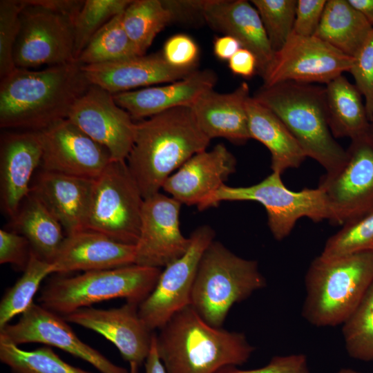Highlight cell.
<instances>
[{"mask_svg":"<svg viewBox=\"0 0 373 373\" xmlns=\"http://www.w3.org/2000/svg\"><path fill=\"white\" fill-rule=\"evenodd\" d=\"M90 84L78 61L41 70L16 68L0 83V126L39 131L67 118Z\"/></svg>","mask_w":373,"mask_h":373,"instance_id":"obj_1","label":"cell"},{"mask_svg":"<svg viewBox=\"0 0 373 373\" xmlns=\"http://www.w3.org/2000/svg\"><path fill=\"white\" fill-rule=\"evenodd\" d=\"M210 141L191 107H175L137 122L126 163L144 199L159 193L173 172L207 150Z\"/></svg>","mask_w":373,"mask_h":373,"instance_id":"obj_2","label":"cell"},{"mask_svg":"<svg viewBox=\"0 0 373 373\" xmlns=\"http://www.w3.org/2000/svg\"><path fill=\"white\" fill-rule=\"evenodd\" d=\"M155 345L166 373H217L243 365L255 350L243 333L209 325L190 305L160 329Z\"/></svg>","mask_w":373,"mask_h":373,"instance_id":"obj_3","label":"cell"},{"mask_svg":"<svg viewBox=\"0 0 373 373\" xmlns=\"http://www.w3.org/2000/svg\"><path fill=\"white\" fill-rule=\"evenodd\" d=\"M253 97L281 119L307 157L325 173L336 171L345 164L347 151L328 126L325 86L285 82L262 86Z\"/></svg>","mask_w":373,"mask_h":373,"instance_id":"obj_4","label":"cell"},{"mask_svg":"<svg viewBox=\"0 0 373 373\" xmlns=\"http://www.w3.org/2000/svg\"><path fill=\"white\" fill-rule=\"evenodd\" d=\"M305 283L303 318L319 327L343 325L373 284V252L319 255L310 263Z\"/></svg>","mask_w":373,"mask_h":373,"instance_id":"obj_5","label":"cell"},{"mask_svg":"<svg viewBox=\"0 0 373 373\" xmlns=\"http://www.w3.org/2000/svg\"><path fill=\"white\" fill-rule=\"evenodd\" d=\"M266 285L257 261L241 258L213 240L200 259L190 306L209 325L222 327L234 304Z\"/></svg>","mask_w":373,"mask_h":373,"instance_id":"obj_6","label":"cell"},{"mask_svg":"<svg viewBox=\"0 0 373 373\" xmlns=\"http://www.w3.org/2000/svg\"><path fill=\"white\" fill-rule=\"evenodd\" d=\"M161 272V268L133 264L55 278L44 287L38 301L63 316L114 298H125L139 305L153 290Z\"/></svg>","mask_w":373,"mask_h":373,"instance_id":"obj_7","label":"cell"},{"mask_svg":"<svg viewBox=\"0 0 373 373\" xmlns=\"http://www.w3.org/2000/svg\"><path fill=\"white\" fill-rule=\"evenodd\" d=\"M224 201H254L261 204L267 213V223L274 238L283 240L302 218L319 222L330 218L323 192L318 188L292 191L283 183L281 174L271 172L260 182L247 186L222 185L197 207L202 211Z\"/></svg>","mask_w":373,"mask_h":373,"instance_id":"obj_8","label":"cell"},{"mask_svg":"<svg viewBox=\"0 0 373 373\" xmlns=\"http://www.w3.org/2000/svg\"><path fill=\"white\" fill-rule=\"evenodd\" d=\"M144 200L126 161L111 160L95 180L85 229L135 245Z\"/></svg>","mask_w":373,"mask_h":373,"instance_id":"obj_9","label":"cell"},{"mask_svg":"<svg viewBox=\"0 0 373 373\" xmlns=\"http://www.w3.org/2000/svg\"><path fill=\"white\" fill-rule=\"evenodd\" d=\"M345 164L325 173L317 187L324 193L333 225L343 226L373 212V135L351 140Z\"/></svg>","mask_w":373,"mask_h":373,"instance_id":"obj_10","label":"cell"},{"mask_svg":"<svg viewBox=\"0 0 373 373\" xmlns=\"http://www.w3.org/2000/svg\"><path fill=\"white\" fill-rule=\"evenodd\" d=\"M353 58L322 39L291 33L261 75L262 86L285 82L325 85L349 72Z\"/></svg>","mask_w":373,"mask_h":373,"instance_id":"obj_11","label":"cell"},{"mask_svg":"<svg viewBox=\"0 0 373 373\" xmlns=\"http://www.w3.org/2000/svg\"><path fill=\"white\" fill-rule=\"evenodd\" d=\"M214 237L209 225L194 230L187 251L164 267L153 290L139 305V315L151 331L160 329L175 314L190 305L200 259Z\"/></svg>","mask_w":373,"mask_h":373,"instance_id":"obj_12","label":"cell"},{"mask_svg":"<svg viewBox=\"0 0 373 373\" xmlns=\"http://www.w3.org/2000/svg\"><path fill=\"white\" fill-rule=\"evenodd\" d=\"M20 20L13 53L16 67L52 66L77 61L70 19L42 7L27 6L21 12Z\"/></svg>","mask_w":373,"mask_h":373,"instance_id":"obj_13","label":"cell"},{"mask_svg":"<svg viewBox=\"0 0 373 373\" xmlns=\"http://www.w3.org/2000/svg\"><path fill=\"white\" fill-rule=\"evenodd\" d=\"M66 119L106 148L112 160L126 161L136 123L115 102L113 94L90 84L75 102Z\"/></svg>","mask_w":373,"mask_h":373,"instance_id":"obj_14","label":"cell"},{"mask_svg":"<svg viewBox=\"0 0 373 373\" xmlns=\"http://www.w3.org/2000/svg\"><path fill=\"white\" fill-rule=\"evenodd\" d=\"M181 205L160 192L144 200L135 264L165 267L187 251L191 239L180 228Z\"/></svg>","mask_w":373,"mask_h":373,"instance_id":"obj_15","label":"cell"},{"mask_svg":"<svg viewBox=\"0 0 373 373\" xmlns=\"http://www.w3.org/2000/svg\"><path fill=\"white\" fill-rule=\"evenodd\" d=\"M39 133L43 149L41 170L95 180L112 160L106 148L68 119Z\"/></svg>","mask_w":373,"mask_h":373,"instance_id":"obj_16","label":"cell"},{"mask_svg":"<svg viewBox=\"0 0 373 373\" xmlns=\"http://www.w3.org/2000/svg\"><path fill=\"white\" fill-rule=\"evenodd\" d=\"M61 316L33 303L14 324L0 329L12 343H42L61 349L92 365L101 373H129L82 341Z\"/></svg>","mask_w":373,"mask_h":373,"instance_id":"obj_17","label":"cell"},{"mask_svg":"<svg viewBox=\"0 0 373 373\" xmlns=\"http://www.w3.org/2000/svg\"><path fill=\"white\" fill-rule=\"evenodd\" d=\"M138 307L128 302L108 309L88 307L63 317L100 334L117 348L125 361L140 366L149 353L154 332L140 318Z\"/></svg>","mask_w":373,"mask_h":373,"instance_id":"obj_18","label":"cell"},{"mask_svg":"<svg viewBox=\"0 0 373 373\" xmlns=\"http://www.w3.org/2000/svg\"><path fill=\"white\" fill-rule=\"evenodd\" d=\"M43 155L39 131L6 132L0 141V202L12 219L30 192Z\"/></svg>","mask_w":373,"mask_h":373,"instance_id":"obj_19","label":"cell"},{"mask_svg":"<svg viewBox=\"0 0 373 373\" xmlns=\"http://www.w3.org/2000/svg\"><path fill=\"white\" fill-rule=\"evenodd\" d=\"M82 70L90 84L97 86L113 95L138 87H150L178 81L196 70L195 68H178L170 66L162 52L82 65Z\"/></svg>","mask_w":373,"mask_h":373,"instance_id":"obj_20","label":"cell"},{"mask_svg":"<svg viewBox=\"0 0 373 373\" xmlns=\"http://www.w3.org/2000/svg\"><path fill=\"white\" fill-rule=\"evenodd\" d=\"M236 169V157L219 144L192 156L166 179L162 189L182 204L198 206Z\"/></svg>","mask_w":373,"mask_h":373,"instance_id":"obj_21","label":"cell"},{"mask_svg":"<svg viewBox=\"0 0 373 373\" xmlns=\"http://www.w3.org/2000/svg\"><path fill=\"white\" fill-rule=\"evenodd\" d=\"M94 182L93 179L40 169L34 175L30 193L57 219L68 236L86 229Z\"/></svg>","mask_w":373,"mask_h":373,"instance_id":"obj_22","label":"cell"},{"mask_svg":"<svg viewBox=\"0 0 373 373\" xmlns=\"http://www.w3.org/2000/svg\"><path fill=\"white\" fill-rule=\"evenodd\" d=\"M135 245L84 229L66 236L52 262L54 273L110 269L135 264Z\"/></svg>","mask_w":373,"mask_h":373,"instance_id":"obj_23","label":"cell"},{"mask_svg":"<svg viewBox=\"0 0 373 373\" xmlns=\"http://www.w3.org/2000/svg\"><path fill=\"white\" fill-rule=\"evenodd\" d=\"M202 14L213 29L236 38L242 48L255 55L261 75L274 52L254 5L245 0H207L203 2Z\"/></svg>","mask_w":373,"mask_h":373,"instance_id":"obj_24","label":"cell"},{"mask_svg":"<svg viewBox=\"0 0 373 373\" xmlns=\"http://www.w3.org/2000/svg\"><path fill=\"white\" fill-rule=\"evenodd\" d=\"M216 80L213 71L196 70L166 85L153 86L113 95L115 102L133 119H144L175 107H191L201 95L213 89Z\"/></svg>","mask_w":373,"mask_h":373,"instance_id":"obj_25","label":"cell"},{"mask_svg":"<svg viewBox=\"0 0 373 373\" xmlns=\"http://www.w3.org/2000/svg\"><path fill=\"white\" fill-rule=\"evenodd\" d=\"M249 97V86L244 82L231 93L208 90L191 108L200 128L210 140L222 137L242 144L250 139L247 112Z\"/></svg>","mask_w":373,"mask_h":373,"instance_id":"obj_26","label":"cell"},{"mask_svg":"<svg viewBox=\"0 0 373 373\" xmlns=\"http://www.w3.org/2000/svg\"><path fill=\"white\" fill-rule=\"evenodd\" d=\"M250 138L265 145L271 154L272 172L283 174L298 168L307 157L281 119L269 108L249 97L247 102Z\"/></svg>","mask_w":373,"mask_h":373,"instance_id":"obj_27","label":"cell"},{"mask_svg":"<svg viewBox=\"0 0 373 373\" xmlns=\"http://www.w3.org/2000/svg\"><path fill=\"white\" fill-rule=\"evenodd\" d=\"M325 88L327 122L334 138L351 140L370 131L363 97L354 84L341 75Z\"/></svg>","mask_w":373,"mask_h":373,"instance_id":"obj_28","label":"cell"},{"mask_svg":"<svg viewBox=\"0 0 373 373\" xmlns=\"http://www.w3.org/2000/svg\"><path fill=\"white\" fill-rule=\"evenodd\" d=\"M373 28L348 0H327L314 36L353 57Z\"/></svg>","mask_w":373,"mask_h":373,"instance_id":"obj_29","label":"cell"},{"mask_svg":"<svg viewBox=\"0 0 373 373\" xmlns=\"http://www.w3.org/2000/svg\"><path fill=\"white\" fill-rule=\"evenodd\" d=\"M11 223L37 256L52 263L66 236L60 222L35 195L30 192Z\"/></svg>","mask_w":373,"mask_h":373,"instance_id":"obj_30","label":"cell"},{"mask_svg":"<svg viewBox=\"0 0 373 373\" xmlns=\"http://www.w3.org/2000/svg\"><path fill=\"white\" fill-rule=\"evenodd\" d=\"M172 21L171 11L160 0L132 1L122 16L124 30L142 55Z\"/></svg>","mask_w":373,"mask_h":373,"instance_id":"obj_31","label":"cell"},{"mask_svg":"<svg viewBox=\"0 0 373 373\" xmlns=\"http://www.w3.org/2000/svg\"><path fill=\"white\" fill-rule=\"evenodd\" d=\"M122 16L123 12L104 24L90 39L77 61L90 65L142 55L124 30Z\"/></svg>","mask_w":373,"mask_h":373,"instance_id":"obj_32","label":"cell"},{"mask_svg":"<svg viewBox=\"0 0 373 373\" xmlns=\"http://www.w3.org/2000/svg\"><path fill=\"white\" fill-rule=\"evenodd\" d=\"M51 274H54L52 264L40 258L32 249L23 274L6 291L0 302V329L29 308L34 303L33 298L41 282Z\"/></svg>","mask_w":373,"mask_h":373,"instance_id":"obj_33","label":"cell"},{"mask_svg":"<svg viewBox=\"0 0 373 373\" xmlns=\"http://www.w3.org/2000/svg\"><path fill=\"white\" fill-rule=\"evenodd\" d=\"M0 360L12 373H90L64 361L48 346L23 350L1 334Z\"/></svg>","mask_w":373,"mask_h":373,"instance_id":"obj_34","label":"cell"},{"mask_svg":"<svg viewBox=\"0 0 373 373\" xmlns=\"http://www.w3.org/2000/svg\"><path fill=\"white\" fill-rule=\"evenodd\" d=\"M345 349L353 358L373 361V284L343 323Z\"/></svg>","mask_w":373,"mask_h":373,"instance_id":"obj_35","label":"cell"},{"mask_svg":"<svg viewBox=\"0 0 373 373\" xmlns=\"http://www.w3.org/2000/svg\"><path fill=\"white\" fill-rule=\"evenodd\" d=\"M131 0H86L73 23L77 61L93 36L108 21L124 12Z\"/></svg>","mask_w":373,"mask_h":373,"instance_id":"obj_36","label":"cell"},{"mask_svg":"<svg viewBox=\"0 0 373 373\" xmlns=\"http://www.w3.org/2000/svg\"><path fill=\"white\" fill-rule=\"evenodd\" d=\"M364 252H373V212L343 225L327 240L320 255L336 258Z\"/></svg>","mask_w":373,"mask_h":373,"instance_id":"obj_37","label":"cell"},{"mask_svg":"<svg viewBox=\"0 0 373 373\" xmlns=\"http://www.w3.org/2000/svg\"><path fill=\"white\" fill-rule=\"evenodd\" d=\"M273 52L280 50L292 33L297 0H252Z\"/></svg>","mask_w":373,"mask_h":373,"instance_id":"obj_38","label":"cell"},{"mask_svg":"<svg viewBox=\"0 0 373 373\" xmlns=\"http://www.w3.org/2000/svg\"><path fill=\"white\" fill-rule=\"evenodd\" d=\"M25 8L22 1H0V77L7 76L17 67L13 53L20 30V15Z\"/></svg>","mask_w":373,"mask_h":373,"instance_id":"obj_39","label":"cell"},{"mask_svg":"<svg viewBox=\"0 0 373 373\" xmlns=\"http://www.w3.org/2000/svg\"><path fill=\"white\" fill-rule=\"evenodd\" d=\"M350 73L362 97L368 118L373 119V29L364 44L352 57Z\"/></svg>","mask_w":373,"mask_h":373,"instance_id":"obj_40","label":"cell"},{"mask_svg":"<svg viewBox=\"0 0 373 373\" xmlns=\"http://www.w3.org/2000/svg\"><path fill=\"white\" fill-rule=\"evenodd\" d=\"M166 61L178 68H196L199 49L195 41L185 34L169 37L162 52Z\"/></svg>","mask_w":373,"mask_h":373,"instance_id":"obj_41","label":"cell"},{"mask_svg":"<svg viewBox=\"0 0 373 373\" xmlns=\"http://www.w3.org/2000/svg\"><path fill=\"white\" fill-rule=\"evenodd\" d=\"M32 251L28 240L13 231L0 230V264H10L23 271Z\"/></svg>","mask_w":373,"mask_h":373,"instance_id":"obj_42","label":"cell"},{"mask_svg":"<svg viewBox=\"0 0 373 373\" xmlns=\"http://www.w3.org/2000/svg\"><path fill=\"white\" fill-rule=\"evenodd\" d=\"M217 373H311L307 359L303 354L276 356L264 367L242 370L234 366L222 369Z\"/></svg>","mask_w":373,"mask_h":373,"instance_id":"obj_43","label":"cell"},{"mask_svg":"<svg viewBox=\"0 0 373 373\" xmlns=\"http://www.w3.org/2000/svg\"><path fill=\"white\" fill-rule=\"evenodd\" d=\"M327 0H298L292 33L314 36L320 23Z\"/></svg>","mask_w":373,"mask_h":373,"instance_id":"obj_44","label":"cell"},{"mask_svg":"<svg viewBox=\"0 0 373 373\" xmlns=\"http://www.w3.org/2000/svg\"><path fill=\"white\" fill-rule=\"evenodd\" d=\"M25 6L44 8L68 18L74 23L84 1L79 0H22Z\"/></svg>","mask_w":373,"mask_h":373,"instance_id":"obj_45","label":"cell"},{"mask_svg":"<svg viewBox=\"0 0 373 373\" xmlns=\"http://www.w3.org/2000/svg\"><path fill=\"white\" fill-rule=\"evenodd\" d=\"M231 73L244 78H251L258 72V61L250 50L241 48L228 61Z\"/></svg>","mask_w":373,"mask_h":373,"instance_id":"obj_46","label":"cell"},{"mask_svg":"<svg viewBox=\"0 0 373 373\" xmlns=\"http://www.w3.org/2000/svg\"><path fill=\"white\" fill-rule=\"evenodd\" d=\"M241 48L240 43L229 35L216 37L213 41L214 55L220 60L229 61Z\"/></svg>","mask_w":373,"mask_h":373,"instance_id":"obj_47","label":"cell"},{"mask_svg":"<svg viewBox=\"0 0 373 373\" xmlns=\"http://www.w3.org/2000/svg\"><path fill=\"white\" fill-rule=\"evenodd\" d=\"M155 334L156 333L154 332L151 347L145 360V373H166L157 354L155 345Z\"/></svg>","mask_w":373,"mask_h":373,"instance_id":"obj_48","label":"cell"},{"mask_svg":"<svg viewBox=\"0 0 373 373\" xmlns=\"http://www.w3.org/2000/svg\"><path fill=\"white\" fill-rule=\"evenodd\" d=\"M373 28V0H348Z\"/></svg>","mask_w":373,"mask_h":373,"instance_id":"obj_49","label":"cell"},{"mask_svg":"<svg viewBox=\"0 0 373 373\" xmlns=\"http://www.w3.org/2000/svg\"><path fill=\"white\" fill-rule=\"evenodd\" d=\"M139 365L135 363H130L129 373H138Z\"/></svg>","mask_w":373,"mask_h":373,"instance_id":"obj_50","label":"cell"},{"mask_svg":"<svg viewBox=\"0 0 373 373\" xmlns=\"http://www.w3.org/2000/svg\"><path fill=\"white\" fill-rule=\"evenodd\" d=\"M336 373H362V372H360L358 371L354 370L353 369H350V368H343Z\"/></svg>","mask_w":373,"mask_h":373,"instance_id":"obj_51","label":"cell"},{"mask_svg":"<svg viewBox=\"0 0 373 373\" xmlns=\"http://www.w3.org/2000/svg\"><path fill=\"white\" fill-rule=\"evenodd\" d=\"M370 132L373 135V119L370 123Z\"/></svg>","mask_w":373,"mask_h":373,"instance_id":"obj_52","label":"cell"}]
</instances>
